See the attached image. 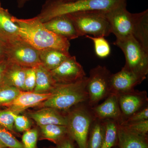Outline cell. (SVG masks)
Returning <instances> with one entry per match:
<instances>
[{
	"label": "cell",
	"mask_w": 148,
	"mask_h": 148,
	"mask_svg": "<svg viewBox=\"0 0 148 148\" xmlns=\"http://www.w3.org/2000/svg\"><path fill=\"white\" fill-rule=\"evenodd\" d=\"M116 39L131 36L148 52V10L137 13L130 12L127 2L105 12Z\"/></svg>",
	"instance_id": "cell-1"
},
{
	"label": "cell",
	"mask_w": 148,
	"mask_h": 148,
	"mask_svg": "<svg viewBox=\"0 0 148 148\" xmlns=\"http://www.w3.org/2000/svg\"><path fill=\"white\" fill-rule=\"evenodd\" d=\"M12 20L19 27L22 39L37 50L54 49L70 53L69 40L47 29L36 16L21 19L12 16Z\"/></svg>",
	"instance_id": "cell-2"
},
{
	"label": "cell",
	"mask_w": 148,
	"mask_h": 148,
	"mask_svg": "<svg viewBox=\"0 0 148 148\" xmlns=\"http://www.w3.org/2000/svg\"><path fill=\"white\" fill-rule=\"evenodd\" d=\"M127 0H76L62 2L59 0H46L36 16L42 23L60 15L88 11L106 12Z\"/></svg>",
	"instance_id": "cell-3"
},
{
	"label": "cell",
	"mask_w": 148,
	"mask_h": 148,
	"mask_svg": "<svg viewBox=\"0 0 148 148\" xmlns=\"http://www.w3.org/2000/svg\"><path fill=\"white\" fill-rule=\"evenodd\" d=\"M87 80L88 77H86L76 82L56 84L50 97L36 108L51 107L66 112L79 104L88 102V95L86 89Z\"/></svg>",
	"instance_id": "cell-4"
},
{
	"label": "cell",
	"mask_w": 148,
	"mask_h": 148,
	"mask_svg": "<svg viewBox=\"0 0 148 148\" xmlns=\"http://www.w3.org/2000/svg\"><path fill=\"white\" fill-rule=\"evenodd\" d=\"M68 133L79 148H86L90 127L95 118L88 102L81 103L65 112Z\"/></svg>",
	"instance_id": "cell-5"
},
{
	"label": "cell",
	"mask_w": 148,
	"mask_h": 148,
	"mask_svg": "<svg viewBox=\"0 0 148 148\" xmlns=\"http://www.w3.org/2000/svg\"><path fill=\"white\" fill-rule=\"evenodd\" d=\"M105 12L88 11L66 14L73 22L79 37L92 35L108 36L112 34Z\"/></svg>",
	"instance_id": "cell-6"
},
{
	"label": "cell",
	"mask_w": 148,
	"mask_h": 148,
	"mask_svg": "<svg viewBox=\"0 0 148 148\" xmlns=\"http://www.w3.org/2000/svg\"><path fill=\"white\" fill-rule=\"evenodd\" d=\"M113 44L119 48L124 53V66L138 75L147 78L148 73V53L131 36L116 39Z\"/></svg>",
	"instance_id": "cell-7"
},
{
	"label": "cell",
	"mask_w": 148,
	"mask_h": 148,
	"mask_svg": "<svg viewBox=\"0 0 148 148\" xmlns=\"http://www.w3.org/2000/svg\"><path fill=\"white\" fill-rule=\"evenodd\" d=\"M111 75L106 66H98L90 70L86 89L88 95V103L91 108L98 105L110 94L109 80Z\"/></svg>",
	"instance_id": "cell-8"
},
{
	"label": "cell",
	"mask_w": 148,
	"mask_h": 148,
	"mask_svg": "<svg viewBox=\"0 0 148 148\" xmlns=\"http://www.w3.org/2000/svg\"><path fill=\"white\" fill-rule=\"evenodd\" d=\"M5 45L9 61L25 68H36L41 64L38 50L23 40Z\"/></svg>",
	"instance_id": "cell-9"
},
{
	"label": "cell",
	"mask_w": 148,
	"mask_h": 148,
	"mask_svg": "<svg viewBox=\"0 0 148 148\" xmlns=\"http://www.w3.org/2000/svg\"><path fill=\"white\" fill-rule=\"evenodd\" d=\"M50 71L56 84L76 82L86 77L82 66L77 61L75 56H71Z\"/></svg>",
	"instance_id": "cell-10"
},
{
	"label": "cell",
	"mask_w": 148,
	"mask_h": 148,
	"mask_svg": "<svg viewBox=\"0 0 148 148\" xmlns=\"http://www.w3.org/2000/svg\"><path fill=\"white\" fill-rule=\"evenodd\" d=\"M146 79L123 67L116 73L111 74L109 80L110 93L118 95L132 91Z\"/></svg>",
	"instance_id": "cell-11"
},
{
	"label": "cell",
	"mask_w": 148,
	"mask_h": 148,
	"mask_svg": "<svg viewBox=\"0 0 148 148\" xmlns=\"http://www.w3.org/2000/svg\"><path fill=\"white\" fill-rule=\"evenodd\" d=\"M118 98L122 116V123L130 116L148 105L147 94L146 91L134 90L120 94Z\"/></svg>",
	"instance_id": "cell-12"
},
{
	"label": "cell",
	"mask_w": 148,
	"mask_h": 148,
	"mask_svg": "<svg viewBox=\"0 0 148 148\" xmlns=\"http://www.w3.org/2000/svg\"><path fill=\"white\" fill-rule=\"evenodd\" d=\"M51 95V93H40L34 91H21L16 98L5 107L15 114H21L30 108H36L48 99Z\"/></svg>",
	"instance_id": "cell-13"
},
{
	"label": "cell",
	"mask_w": 148,
	"mask_h": 148,
	"mask_svg": "<svg viewBox=\"0 0 148 148\" xmlns=\"http://www.w3.org/2000/svg\"><path fill=\"white\" fill-rule=\"evenodd\" d=\"M91 110L95 118L103 121L112 120L119 124L122 123L118 95L116 94H109L104 102L92 107Z\"/></svg>",
	"instance_id": "cell-14"
},
{
	"label": "cell",
	"mask_w": 148,
	"mask_h": 148,
	"mask_svg": "<svg viewBox=\"0 0 148 148\" xmlns=\"http://www.w3.org/2000/svg\"><path fill=\"white\" fill-rule=\"evenodd\" d=\"M24 115L34 120L38 126L49 124L64 125L67 124L65 112L51 107H44L36 110L27 111Z\"/></svg>",
	"instance_id": "cell-15"
},
{
	"label": "cell",
	"mask_w": 148,
	"mask_h": 148,
	"mask_svg": "<svg viewBox=\"0 0 148 148\" xmlns=\"http://www.w3.org/2000/svg\"><path fill=\"white\" fill-rule=\"evenodd\" d=\"M117 138L119 148H148L147 135L140 134L119 124Z\"/></svg>",
	"instance_id": "cell-16"
},
{
	"label": "cell",
	"mask_w": 148,
	"mask_h": 148,
	"mask_svg": "<svg viewBox=\"0 0 148 148\" xmlns=\"http://www.w3.org/2000/svg\"><path fill=\"white\" fill-rule=\"evenodd\" d=\"M43 24L48 30L69 40L79 37L73 22L66 14L56 16Z\"/></svg>",
	"instance_id": "cell-17"
},
{
	"label": "cell",
	"mask_w": 148,
	"mask_h": 148,
	"mask_svg": "<svg viewBox=\"0 0 148 148\" xmlns=\"http://www.w3.org/2000/svg\"><path fill=\"white\" fill-rule=\"evenodd\" d=\"M12 16L7 10L0 7V40L5 44L23 40L19 27L12 21Z\"/></svg>",
	"instance_id": "cell-18"
},
{
	"label": "cell",
	"mask_w": 148,
	"mask_h": 148,
	"mask_svg": "<svg viewBox=\"0 0 148 148\" xmlns=\"http://www.w3.org/2000/svg\"><path fill=\"white\" fill-rule=\"evenodd\" d=\"M8 61V66L1 85L13 86L21 91H24V80L27 68Z\"/></svg>",
	"instance_id": "cell-19"
},
{
	"label": "cell",
	"mask_w": 148,
	"mask_h": 148,
	"mask_svg": "<svg viewBox=\"0 0 148 148\" xmlns=\"http://www.w3.org/2000/svg\"><path fill=\"white\" fill-rule=\"evenodd\" d=\"M38 51L42 65L49 71L57 68L71 56L70 53L54 49H46Z\"/></svg>",
	"instance_id": "cell-20"
},
{
	"label": "cell",
	"mask_w": 148,
	"mask_h": 148,
	"mask_svg": "<svg viewBox=\"0 0 148 148\" xmlns=\"http://www.w3.org/2000/svg\"><path fill=\"white\" fill-rule=\"evenodd\" d=\"M36 85L33 91L40 93H51L56 83L50 71L41 64L36 67Z\"/></svg>",
	"instance_id": "cell-21"
},
{
	"label": "cell",
	"mask_w": 148,
	"mask_h": 148,
	"mask_svg": "<svg viewBox=\"0 0 148 148\" xmlns=\"http://www.w3.org/2000/svg\"><path fill=\"white\" fill-rule=\"evenodd\" d=\"M38 127L39 140H47L56 144L69 135L66 125L49 124Z\"/></svg>",
	"instance_id": "cell-22"
},
{
	"label": "cell",
	"mask_w": 148,
	"mask_h": 148,
	"mask_svg": "<svg viewBox=\"0 0 148 148\" xmlns=\"http://www.w3.org/2000/svg\"><path fill=\"white\" fill-rule=\"evenodd\" d=\"M106 133L105 121L95 118L89 130L86 148H101L105 140Z\"/></svg>",
	"instance_id": "cell-23"
},
{
	"label": "cell",
	"mask_w": 148,
	"mask_h": 148,
	"mask_svg": "<svg viewBox=\"0 0 148 148\" xmlns=\"http://www.w3.org/2000/svg\"><path fill=\"white\" fill-rule=\"evenodd\" d=\"M105 121L106 125V136L101 148H112L118 142V123L112 120H106Z\"/></svg>",
	"instance_id": "cell-24"
},
{
	"label": "cell",
	"mask_w": 148,
	"mask_h": 148,
	"mask_svg": "<svg viewBox=\"0 0 148 148\" xmlns=\"http://www.w3.org/2000/svg\"><path fill=\"white\" fill-rule=\"evenodd\" d=\"M85 37L92 41L94 44L95 53L98 57L104 58L110 55V47L105 37L91 36L89 35H86Z\"/></svg>",
	"instance_id": "cell-25"
},
{
	"label": "cell",
	"mask_w": 148,
	"mask_h": 148,
	"mask_svg": "<svg viewBox=\"0 0 148 148\" xmlns=\"http://www.w3.org/2000/svg\"><path fill=\"white\" fill-rule=\"evenodd\" d=\"M21 90L9 86H0V107H6L16 98Z\"/></svg>",
	"instance_id": "cell-26"
},
{
	"label": "cell",
	"mask_w": 148,
	"mask_h": 148,
	"mask_svg": "<svg viewBox=\"0 0 148 148\" xmlns=\"http://www.w3.org/2000/svg\"><path fill=\"white\" fill-rule=\"evenodd\" d=\"M0 142L8 148H24L21 142L11 132L0 126Z\"/></svg>",
	"instance_id": "cell-27"
},
{
	"label": "cell",
	"mask_w": 148,
	"mask_h": 148,
	"mask_svg": "<svg viewBox=\"0 0 148 148\" xmlns=\"http://www.w3.org/2000/svg\"><path fill=\"white\" fill-rule=\"evenodd\" d=\"M15 114L8 109L0 110V126L4 127L14 135L16 134L14 128Z\"/></svg>",
	"instance_id": "cell-28"
},
{
	"label": "cell",
	"mask_w": 148,
	"mask_h": 148,
	"mask_svg": "<svg viewBox=\"0 0 148 148\" xmlns=\"http://www.w3.org/2000/svg\"><path fill=\"white\" fill-rule=\"evenodd\" d=\"M39 139V130L35 127L25 131L22 135V145L24 148H37V143Z\"/></svg>",
	"instance_id": "cell-29"
},
{
	"label": "cell",
	"mask_w": 148,
	"mask_h": 148,
	"mask_svg": "<svg viewBox=\"0 0 148 148\" xmlns=\"http://www.w3.org/2000/svg\"><path fill=\"white\" fill-rule=\"evenodd\" d=\"M32 121L25 115L15 114L14 128L16 132H24L32 128Z\"/></svg>",
	"instance_id": "cell-30"
},
{
	"label": "cell",
	"mask_w": 148,
	"mask_h": 148,
	"mask_svg": "<svg viewBox=\"0 0 148 148\" xmlns=\"http://www.w3.org/2000/svg\"><path fill=\"white\" fill-rule=\"evenodd\" d=\"M36 82V68H26L24 80V91H34Z\"/></svg>",
	"instance_id": "cell-31"
},
{
	"label": "cell",
	"mask_w": 148,
	"mask_h": 148,
	"mask_svg": "<svg viewBox=\"0 0 148 148\" xmlns=\"http://www.w3.org/2000/svg\"><path fill=\"white\" fill-rule=\"evenodd\" d=\"M146 120H148V105L130 116L126 119V120L125 121L121 124L132 123L137 122L143 121Z\"/></svg>",
	"instance_id": "cell-32"
},
{
	"label": "cell",
	"mask_w": 148,
	"mask_h": 148,
	"mask_svg": "<svg viewBox=\"0 0 148 148\" xmlns=\"http://www.w3.org/2000/svg\"><path fill=\"white\" fill-rule=\"evenodd\" d=\"M124 125L136 132L142 135H147L148 132V120L137 122L132 123L120 124Z\"/></svg>",
	"instance_id": "cell-33"
},
{
	"label": "cell",
	"mask_w": 148,
	"mask_h": 148,
	"mask_svg": "<svg viewBox=\"0 0 148 148\" xmlns=\"http://www.w3.org/2000/svg\"><path fill=\"white\" fill-rule=\"evenodd\" d=\"M74 141L69 135L61 140L55 146H50L43 148H75Z\"/></svg>",
	"instance_id": "cell-34"
},
{
	"label": "cell",
	"mask_w": 148,
	"mask_h": 148,
	"mask_svg": "<svg viewBox=\"0 0 148 148\" xmlns=\"http://www.w3.org/2000/svg\"><path fill=\"white\" fill-rule=\"evenodd\" d=\"M8 63L9 61L6 58L0 63V86L2 82Z\"/></svg>",
	"instance_id": "cell-35"
},
{
	"label": "cell",
	"mask_w": 148,
	"mask_h": 148,
	"mask_svg": "<svg viewBox=\"0 0 148 148\" xmlns=\"http://www.w3.org/2000/svg\"><path fill=\"white\" fill-rule=\"evenodd\" d=\"M6 58L5 44L0 40V59Z\"/></svg>",
	"instance_id": "cell-36"
},
{
	"label": "cell",
	"mask_w": 148,
	"mask_h": 148,
	"mask_svg": "<svg viewBox=\"0 0 148 148\" xmlns=\"http://www.w3.org/2000/svg\"><path fill=\"white\" fill-rule=\"evenodd\" d=\"M31 0H16L17 7L21 8L24 7L26 3Z\"/></svg>",
	"instance_id": "cell-37"
},
{
	"label": "cell",
	"mask_w": 148,
	"mask_h": 148,
	"mask_svg": "<svg viewBox=\"0 0 148 148\" xmlns=\"http://www.w3.org/2000/svg\"><path fill=\"white\" fill-rule=\"evenodd\" d=\"M59 1L62 2L66 3L73 1H76V0H59Z\"/></svg>",
	"instance_id": "cell-38"
},
{
	"label": "cell",
	"mask_w": 148,
	"mask_h": 148,
	"mask_svg": "<svg viewBox=\"0 0 148 148\" xmlns=\"http://www.w3.org/2000/svg\"><path fill=\"white\" fill-rule=\"evenodd\" d=\"M0 148H8L0 142Z\"/></svg>",
	"instance_id": "cell-39"
},
{
	"label": "cell",
	"mask_w": 148,
	"mask_h": 148,
	"mask_svg": "<svg viewBox=\"0 0 148 148\" xmlns=\"http://www.w3.org/2000/svg\"><path fill=\"white\" fill-rule=\"evenodd\" d=\"M5 58H3V59H0V63H1V62H2L5 59Z\"/></svg>",
	"instance_id": "cell-40"
},
{
	"label": "cell",
	"mask_w": 148,
	"mask_h": 148,
	"mask_svg": "<svg viewBox=\"0 0 148 148\" xmlns=\"http://www.w3.org/2000/svg\"><path fill=\"white\" fill-rule=\"evenodd\" d=\"M0 7H1V6H0Z\"/></svg>",
	"instance_id": "cell-41"
}]
</instances>
